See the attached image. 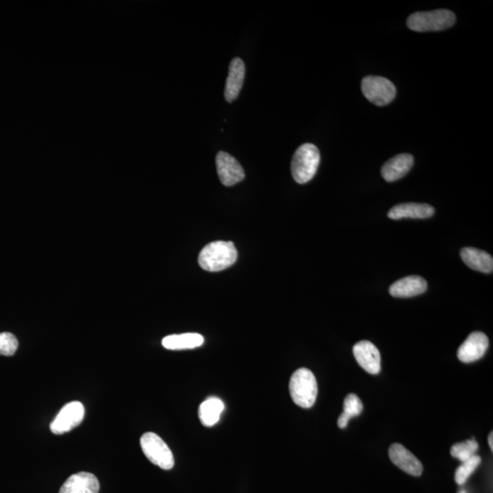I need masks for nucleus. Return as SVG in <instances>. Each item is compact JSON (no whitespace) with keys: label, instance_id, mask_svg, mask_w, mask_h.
I'll return each mask as SVG.
<instances>
[{"label":"nucleus","instance_id":"4468645a","mask_svg":"<svg viewBox=\"0 0 493 493\" xmlns=\"http://www.w3.org/2000/svg\"><path fill=\"white\" fill-rule=\"evenodd\" d=\"M414 164L412 154H398L383 164L381 174L386 182H394L407 175Z\"/></svg>","mask_w":493,"mask_h":493},{"label":"nucleus","instance_id":"393cba45","mask_svg":"<svg viewBox=\"0 0 493 493\" xmlns=\"http://www.w3.org/2000/svg\"><path fill=\"white\" fill-rule=\"evenodd\" d=\"M492 440H493V433H491V434L489 435L488 441H489V447H491L492 450H493Z\"/></svg>","mask_w":493,"mask_h":493},{"label":"nucleus","instance_id":"423d86ee","mask_svg":"<svg viewBox=\"0 0 493 493\" xmlns=\"http://www.w3.org/2000/svg\"><path fill=\"white\" fill-rule=\"evenodd\" d=\"M361 87L366 98L375 105H388L396 97L394 83L383 77L366 76L363 79Z\"/></svg>","mask_w":493,"mask_h":493},{"label":"nucleus","instance_id":"6e6552de","mask_svg":"<svg viewBox=\"0 0 493 493\" xmlns=\"http://www.w3.org/2000/svg\"><path fill=\"white\" fill-rule=\"evenodd\" d=\"M216 166L219 179L226 186L236 185L245 179V172L241 164L235 157L223 151L217 154Z\"/></svg>","mask_w":493,"mask_h":493},{"label":"nucleus","instance_id":"9b49d317","mask_svg":"<svg viewBox=\"0 0 493 493\" xmlns=\"http://www.w3.org/2000/svg\"><path fill=\"white\" fill-rule=\"evenodd\" d=\"M389 457L391 462L398 466L399 469L404 470L412 476H420L423 472V465L417 457L403 445L399 443L392 444L389 447Z\"/></svg>","mask_w":493,"mask_h":493},{"label":"nucleus","instance_id":"b1692460","mask_svg":"<svg viewBox=\"0 0 493 493\" xmlns=\"http://www.w3.org/2000/svg\"><path fill=\"white\" fill-rule=\"evenodd\" d=\"M350 418L346 417V415L343 413L341 414L339 418H338V427L340 428H346L349 422Z\"/></svg>","mask_w":493,"mask_h":493},{"label":"nucleus","instance_id":"7ed1b4c3","mask_svg":"<svg viewBox=\"0 0 493 493\" xmlns=\"http://www.w3.org/2000/svg\"><path fill=\"white\" fill-rule=\"evenodd\" d=\"M320 161V152L317 146L302 144L293 154L291 164L293 179L298 184L311 181L317 172Z\"/></svg>","mask_w":493,"mask_h":493},{"label":"nucleus","instance_id":"a211bd4d","mask_svg":"<svg viewBox=\"0 0 493 493\" xmlns=\"http://www.w3.org/2000/svg\"><path fill=\"white\" fill-rule=\"evenodd\" d=\"M203 344L204 337L196 333L169 335L162 341L163 346L169 350L194 349Z\"/></svg>","mask_w":493,"mask_h":493},{"label":"nucleus","instance_id":"ddd939ff","mask_svg":"<svg viewBox=\"0 0 493 493\" xmlns=\"http://www.w3.org/2000/svg\"><path fill=\"white\" fill-rule=\"evenodd\" d=\"M245 72L246 70L243 60L235 58L231 60L224 93L228 102H234L240 95L243 86Z\"/></svg>","mask_w":493,"mask_h":493},{"label":"nucleus","instance_id":"412c9836","mask_svg":"<svg viewBox=\"0 0 493 493\" xmlns=\"http://www.w3.org/2000/svg\"><path fill=\"white\" fill-rule=\"evenodd\" d=\"M481 462V457L478 455H475L466 460V462H463L455 472V481L457 484L463 485L464 483L468 481L470 475L475 472Z\"/></svg>","mask_w":493,"mask_h":493},{"label":"nucleus","instance_id":"6ab92c4d","mask_svg":"<svg viewBox=\"0 0 493 493\" xmlns=\"http://www.w3.org/2000/svg\"><path fill=\"white\" fill-rule=\"evenodd\" d=\"M224 410V404L218 398H209L199 407L198 417L203 426L212 427L217 424Z\"/></svg>","mask_w":493,"mask_h":493},{"label":"nucleus","instance_id":"1a4fd4ad","mask_svg":"<svg viewBox=\"0 0 493 493\" xmlns=\"http://www.w3.org/2000/svg\"><path fill=\"white\" fill-rule=\"evenodd\" d=\"M354 357L367 373L378 375L381 371V356L378 347L369 341H360L353 348Z\"/></svg>","mask_w":493,"mask_h":493},{"label":"nucleus","instance_id":"4be33fe9","mask_svg":"<svg viewBox=\"0 0 493 493\" xmlns=\"http://www.w3.org/2000/svg\"><path fill=\"white\" fill-rule=\"evenodd\" d=\"M363 409V403L356 395L349 394L344 399L343 414L346 417L349 418L357 417L362 413Z\"/></svg>","mask_w":493,"mask_h":493},{"label":"nucleus","instance_id":"aec40b11","mask_svg":"<svg viewBox=\"0 0 493 493\" xmlns=\"http://www.w3.org/2000/svg\"><path fill=\"white\" fill-rule=\"evenodd\" d=\"M478 449V442H477L475 438H472V440L464 441V442L453 445L451 447L450 454L451 456L463 462L476 455Z\"/></svg>","mask_w":493,"mask_h":493},{"label":"nucleus","instance_id":"2eb2a0df","mask_svg":"<svg viewBox=\"0 0 493 493\" xmlns=\"http://www.w3.org/2000/svg\"><path fill=\"white\" fill-rule=\"evenodd\" d=\"M100 484L92 473L79 472L73 475L61 486L60 493H98Z\"/></svg>","mask_w":493,"mask_h":493},{"label":"nucleus","instance_id":"0eeeda50","mask_svg":"<svg viewBox=\"0 0 493 493\" xmlns=\"http://www.w3.org/2000/svg\"><path fill=\"white\" fill-rule=\"evenodd\" d=\"M85 413V407L80 402L73 401L64 405L51 424V433L56 435L69 433L82 423Z\"/></svg>","mask_w":493,"mask_h":493},{"label":"nucleus","instance_id":"f257e3e1","mask_svg":"<svg viewBox=\"0 0 493 493\" xmlns=\"http://www.w3.org/2000/svg\"><path fill=\"white\" fill-rule=\"evenodd\" d=\"M238 251L231 241H214L201 251L198 263L208 272H221L236 263Z\"/></svg>","mask_w":493,"mask_h":493},{"label":"nucleus","instance_id":"a878e982","mask_svg":"<svg viewBox=\"0 0 493 493\" xmlns=\"http://www.w3.org/2000/svg\"><path fill=\"white\" fill-rule=\"evenodd\" d=\"M460 493H466V492H465V491H462V492H460Z\"/></svg>","mask_w":493,"mask_h":493},{"label":"nucleus","instance_id":"f8f14e48","mask_svg":"<svg viewBox=\"0 0 493 493\" xmlns=\"http://www.w3.org/2000/svg\"><path fill=\"white\" fill-rule=\"evenodd\" d=\"M426 280L420 276L411 275L396 280L389 288V293L393 297L409 298L420 295L427 291Z\"/></svg>","mask_w":493,"mask_h":493},{"label":"nucleus","instance_id":"f03ea898","mask_svg":"<svg viewBox=\"0 0 493 493\" xmlns=\"http://www.w3.org/2000/svg\"><path fill=\"white\" fill-rule=\"evenodd\" d=\"M292 401L302 408H310L317 401L318 386L314 373L307 369L296 370L290 380Z\"/></svg>","mask_w":493,"mask_h":493},{"label":"nucleus","instance_id":"f3484780","mask_svg":"<svg viewBox=\"0 0 493 493\" xmlns=\"http://www.w3.org/2000/svg\"><path fill=\"white\" fill-rule=\"evenodd\" d=\"M460 257L463 263L469 268L483 273H492L493 270V259L486 251L475 249L472 247L463 248L460 251Z\"/></svg>","mask_w":493,"mask_h":493},{"label":"nucleus","instance_id":"9d476101","mask_svg":"<svg viewBox=\"0 0 493 493\" xmlns=\"http://www.w3.org/2000/svg\"><path fill=\"white\" fill-rule=\"evenodd\" d=\"M488 347L487 335L482 332H473L457 350V359L466 364L475 362L484 356Z\"/></svg>","mask_w":493,"mask_h":493},{"label":"nucleus","instance_id":"39448f33","mask_svg":"<svg viewBox=\"0 0 493 493\" xmlns=\"http://www.w3.org/2000/svg\"><path fill=\"white\" fill-rule=\"evenodd\" d=\"M142 450L147 459L163 470H171L175 465L172 451L159 435L144 434L140 440Z\"/></svg>","mask_w":493,"mask_h":493},{"label":"nucleus","instance_id":"5701e85b","mask_svg":"<svg viewBox=\"0 0 493 493\" xmlns=\"http://www.w3.org/2000/svg\"><path fill=\"white\" fill-rule=\"evenodd\" d=\"M18 347V341L11 333L0 334V356H11Z\"/></svg>","mask_w":493,"mask_h":493},{"label":"nucleus","instance_id":"dca6fc26","mask_svg":"<svg viewBox=\"0 0 493 493\" xmlns=\"http://www.w3.org/2000/svg\"><path fill=\"white\" fill-rule=\"evenodd\" d=\"M435 208L428 204L420 203H404L395 206L388 212V218L391 219L402 218H428L433 217Z\"/></svg>","mask_w":493,"mask_h":493},{"label":"nucleus","instance_id":"20e7f679","mask_svg":"<svg viewBox=\"0 0 493 493\" xmlns=\"http://www.w3.org/2000/svg\"><path fill=\"white\" fill-rule=\"evenodd\" d=\"M456 16L447 9H436L433 11L415 12L409 16L408 28L417 32L440 31L452 27Z\"/></svg>","mask_w":493,"mask_h":493}]
</instances>
